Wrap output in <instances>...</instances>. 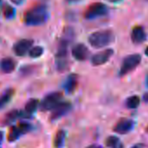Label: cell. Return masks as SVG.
Segmentation results:
<instances>
[{
    "instance_id": "1",
    "label": "cell",
    "mask_w": 148,
    "mask_h": 148,
    "mask_svg": "<svg viewBox=\"0 0 148 148\" xmlns=\"http://www.w3.org/2000/svg\"><path fill=\"white\" fill-rule=\"evenodd\" d=\"M50 18L46 5H38L27 11L25 15V23L30 26H38L45 24Z\"/></svg>"
},
{
    "instance_id": "2",
    "label": "cell",
    "mask_w": 148,
    "mask_h": 148,
    "mask_svg": "<svg viewBox=\"0 0 148 148\" xmlns=\"http://www.w3.org/2000/svg\"><path fill=\"white\" fill-rule=\"evenodd\" d=\"M114 40V33L111 30H102L92 33L88 38L89 44L94 48H103Z\"/></svg>"
},
{
    "instance_id": "3",
    "label": "cell",
    "mask_w": 148,
    "mask_h": 148,
    "mask_svg": "<svg viewBox=\"0 0 148 148\" xmlns=\"http://www.w3.org/2000/svg\"><path fill=\"white\" fill-rule=\"evenodd\" d=\"M141 55L139 54H131L126 56L121 64L120 69H119V76L123 77L126 74L130 73L131 71H132L141 62Z\"/></svg>"
},
{
    "instance_id": "4",
    "label": "cell",
    "mask_w": 148,
    "mask_h": 148,
    "mask_svg": "<svg viewBox=\"0 0 148 148\" xmlns=\"http://www.w3.org/2000/svg\"><path fill=\"white\" fill-rule=\"evenodd\" d=\"M63 94L59 92H54L46 95L39 105V109L43 112L52 111L62 101Z\"/></svg>"
},
{
    "instance_id": "5",
    "label": "cell",
    "mask_w": 148,
    "mask_h": 148,
    "mask_svg": "<svg viewBox=\"0 0 148 148\" xmlns=\"http://www.w3.org/2000/svg\"><path fill=\"white\" fill-rule=\"evenodd\" d=\"M108 13V7L103 3L92 4L85 12L84 17L87 20L96 19L98 18L104 17Z\"/></svg>"
},
{
    "instance_id": "6",
    "label": "cell",
    "mask_w": 148,
    "mask_h": 148,
    "mask_svg": "<svg viewBox=\"0 0 148 148\" xmlns=\"http://www.w3.org/2000/svg\"><path fill=\"white\" fill-rule=\"evenodd\" d=\"M32 129V125L27 122H22L18 125L12 126L8 133V141L9 142L16 141L21 135L27 133Z\"/></svg>"
},
{
    "instance_id": "7",
    "label": "cell",
    "mask_w": 148,
    "mask_h": 148,
    "mask_svg": "<svg viewBox=\"0 0 148 148\" xmlns=\"http://www.w3.org/2000/svg\"><path fill=\"white\" fill-rule=\"evenodd\" d=\"M56 68L60 72H63L68 70L69 68L68 48L58 46V49L56 54Z\"/></svg>"
},
{
    "instance_id": "8",
    "label": "cell",
    "mask_w": 148,
    "mask_h": 148,
    "mask_svg": "<svg viewBox=\"0 0 148 148\" xmlns=\"http://www.w3.org/2000/svg\"><path fill=\"white\" fill-rule=\"evenodd\" d=\"M33 40L23 38L16 42L13 45V51L17 56L23 57L27 54L32 48Z\"/></svg>"
},
{
    "instance_id": "9",
    "label": "cell",
    "mask_w": 148,
    "mask_h": 148,
    "mask_svg": "<svg viewBox=\"0 0 148 148\" xmlns=\"http://www.w3.org/2000/svg\"><path fill=\"white\" fill-rule=\"evenodd\" d=\"M72 57L78 61H85L90 56V51L87 46L84 44H77L71 49Z\"/></svg>"
},
{
    "instance_id": "10",
    "label": "cell",
    "mask_w": 148,
    "mask_h": 148,
    "mask_svg": "<svg viewBox=\"0 0 148 148\" xmlns=\"http://www.w3.org/2000/svg\"><path fill=\"white\" fill-rule=\"evenodd\" d=\"M112 55H113L112 49H106L102 51H99L92 57V58H91L92 64L94 66L102 65V64H106V62H108Z\"/></svg>"
},
{
    "instance_id": "11",
    "label": "cell",
    "mask_w": 148,
    "mask_h": 148,
    "mask_svg": "<svg viewBox=\"0 0 148 148\" xmlns=\"http://www.w3.org/2000/svg\"><path fill=\"white\" fill-rule=\"evenodd\" d=\"M71 109V104L70 102H61L58 104L53 110L50 116V119L51 121H55L66 115L70 110Z\"/></svg>"
},
{
    "instance_id": "12",
    "label": "cell",
    "mask_w": 148,
    "mask_h": 148,
    "mask_svg": "<svg viewBox=\"0 0 148 148\" xmlns=\"http://www.w3.org/2000/svg\"><path fill=\"white\" fill-rule=\"evenodd\" d=\"M134 128V122L129 119H121L114 126V132L119 134H126Z\"/></svg>"
},
{
    "instance_id": "13",
    "label": "cell",
    "mask_w": 148,
    "mask_h": 148,
    "mask_svg": "<svg viewBox=\"0 0 148 148\" xmlns=\"http://www.w3.org/2000/svg\"><path fill=\"white\" fill-rule=\"evenodd\" d=\"M32 115L27 113L25 110L24 111H18V110H12L10 111L8 113L4 118V124L5 125H11L12 123L15 122L18 118H23V119H29L31 118Z\"/></svg>"
},
{
    "instance_id": "14",
    "label": "cell",
    "mask_w": 148,
    "mask_h": 148,
    "mask_svg": "<svg viewBox=\"0 0 148 148\" xmlns=\"http://www.w3.org/2000/svg\"><path fill=\"white\" fill-rule=\"evenodd\" d=\"M79 83V76L75 73H71L67 76L66 79L64 82L63 87L66 93L71 94L75 92Z\"/></svg>"
},
{
    "instance_id": "15",
    "label": "cell",
    "mask_w": 148,
    "mask_h": 148,
    "mask_svg": "<svg viewBox=\"0 0 148 148\" xmlns=\"http://www.w3.org/2000/svg\"><path fill=\"white\" fill-rule=\"evenodd\" d=\"M146 33L142 26H135L131 32V38L134 44H142L146 40Z\"/></svg>"
},
{
    "instance_id": "16",
    "label": "cell",
    "mask_w": 148,
    "mask_h": 148,
    "mask_svg": "<svg viewBox=\"0 0 148 148\" xmlns=\"http://www.w3.org/2000/svg\"><path fill=\"white\" fill-rule=\"evenodd\" d=\"M74 37H75V33H74V31L72 30V28H70V27L65 28L64 30L63 35L60 38L59 45L68 48L69 45L73 41Z\"/></svg>"
},
{
    "instance_id": "17",
    "label": "cell",
    "mask_w": 148,
    "mask_h": 148,
    "mask_svg": "<svg viewBox=\"0 0 148 148\" xmlns=\"http://www.w3.org/2000/svg\"><path fill=\"white\" fill-rule=\"evenodd\" d=\"M16 68V62L12 58H5L0 61V70L4 73H11Z\"/></svg>"
},
{
    "instance_id": "18",
    "label": "cell",
    "mask_w": 148,
    "mask_h": 148,
    "mask_svg": "<svg viewBox=\"0 0 148 148\" xmlns=\"http://www.w3.org/2000/svg\"><path fill=\"white\" fill-rule=\"evenodd\" d=\"M13 96H14V90L12 88H9L5 90L0 95V109L5 108L11 102Z\"/></svg>"
},
{
    "instance_id": "19",
    "label": "cell",
    "mask_w": 148,
    "mask_h": 148,
    "mask_svg": "<svg viewBox=\"0 0 148 148\" xmlns=\"http://www.w3.org/2000/svg\"><path fill=\"white\" fill-rule=\"evenodd\" d=\"M65 138H66V132L64 130H59L57 132L54 140H53V145L55 148H63L65 143Z\"/></svg>"
},
{
    "instance_id": "20",
    "label": "cell",
    "mask_w": 148,
    "mask_h": 148,
    "mask_svg": "<svg viewBox=\"0 0 148 148\" xmlns=\"http://www.w3.org/2000/svg\"><path fill=\"white\" fill-rule=\"evenodd\" d=\"M39 105L40 103L37 99H31L26 102L25 106V111L30 115H32L37 111V109L39 107Z\"/></svg>"
},
{
    "instance_id": "21",
    "label": "cell",
    "mask_w": 148,
    "mask_h": 148,
    "mask_svg": "<svg viewBox=\"0 0 148 148\" xmlns=\"http://www.w3.org/2000/svg\"><path fill=\"white\" fill-rule=\"evenodd\" d=\"M139 104H140V98L137 95H132L128 97L125 101V106L129 109H136L137 107H138Z\"/></svg>"
},
{
    "instance_id": "22",
    "label": "cell",
    "mask_w": 148,
    "mask_h": 148,
    "mask_svg": "<svg viewBox=\"0 0 148 148\" xmlns=\"http://www.w3.org/2000/svg\"><path fill=\"white\" fill-rule=\"evenodd\" d=\"M106 145L107 147H110V148H116L118 147L119 145H120V141H119V138L114 135H112V136H109L106 139Z\"/></svg>"
},
{
    "instance_id": "23",
    "label": "cell",
    "mask_w": 148,
    "mask_h": 148,
    "mask_svg": "<svg viewBox=\"0 0 148 148\" xmlns=\"http://www.w3.org/2000/svg\"><path fill=\"white\" fill-rule=\"evenodd\" d=\"M16 14V10L9 5L8 4H5L4 6V16L6 19H12L15 17Z\"/></svg>"
},
{
    "instance_id": "24",
    "label": "cell",
    "mask_w": 148,
    "mask_h": 148,
    "mask_svg": "<svg viewBox=\"0 0 148 148\" xmlns=\"http://www.w3.org/2000/svg\"><path fill=\"white\" fill-rule=\"evenodd\" d=\"M44 53V48L42 46H39V45H37V46H34L31 49V51H29V55L31 58H39L40 56H42V54Z\"/></svg>"
},
{
    "instance_id": "25",
    "label": "cell",
    "mask_w": 148,
    "mask_h": 148,
    "mask_svg": "<svg viewBox=\"0 0 148 148\" xmlns=\"http://www.w3.org/2000/svg\"><path fill=\"white\" fill-rule=\"evenodd\" d=\"M33 68H34V67H32V66H29V65H27V66H24V67H22V68L20 69V72L23 74L24 76H26V75H28V74L32 73Z\"/></svg>"
},
{
    "instance_id": "26",
    "label": "cell",
    "mask_w": 148,
    "mask_h": 148,
    "mask_svg": "<svg viewBox=\"0 0 148 148\" xmlns=\"http://www.w3.org/2000/svg\"><path fill=\"white\" fill-rule=\"evenodd\" d=\"M145 145L143 143H137V144L132 145L130 148H145Z\"/></svg>"
},
{
    "instance_id": "27",
    "label": "cell",
    "mask_w": 148,
    "mask_h": 148,
    "mask_svg": "<svg viewBox=\"0 0 148 148\" xmlns=\"http://www.w3.org/2000/svg\"><path fill=\"white\" fill-rule=\"evenodd\" d=\"M12 3H13L14 5H21L24 2L25 0H11Z\"/></svg>"
},
{
    "instance_id": "28",
    "label": "cell",
    "mask_w": 148,
    "mask_h": 148,
    "mask_svg": "<svg viewBox=\"0 0 148 148\" xmlns=\"http://www.w3.org/2000/svg\"><path fill=\"white\" fill-rule=\"evenodd\" d=\"M87 148H104V147L100 145H89Z\"/></svg>"
},
{
    "instance_id": "29",
    "label": "cell",
    "mask_w": 148,
    "mask_h": 148,
    "mask_svg": "<svg viewBox=\"0 0 148 148\" xmlns=\"http://www.w3.org/2000/svg\"><path fill=\"white\" fill-rule=\"evenodd\" d=\"M106 1L109 2V3H112V4H117V3L122 2L123 0H106Z\"/></svg>"
},
{
    "instance_id": "30",
    "label": "cell",
    "mask_w": 148,
    "mask_h": 148,
    "mask_svg": "<svg viewBox=\"0 0 148 148\" xmlns=\"http://www.w3.org/2000/svg\"><path fill=\"white\" fill-rule=\"evenodd\" d=\"M143 100H144L145 103H148V92L144 94V96H143Z\"/></svg>"
},
{
    "instance_id": "31",
    "label": "cell",
    "mask_w": 148,
    "mask_h": 148,
    "mask_svg": "<svg viewBox=\"0 0 148 148\" xmlns=\"http://www.w3.org/2000/svg\"><path fill=\"white\" fill-rule=\"evenodd\" d=\"M81 0H67V2L70 4H75V3H79L80 2Z\"/></svg>"
},
{
    "instance_id": "32",
    "label": "cell",
    "mask_w": 148,
    "mask_h": 148,
    "mask_svg": "<svg viewBox=\"0 0 148 148\" xmlns=\"http://www.w3.org/2000/svg\"><path fill=\"white\" fill-rule=\"evenodd\" d=\"M3 139H4V132L0 131V144L3 142Z\"/></svg>"
},
{
    "instance_id": "33",
    "label": "cell",
    "mask_w": 148,
    "mask_h": 148,
    "mask_svg": "<svg viewBox=\"0 0 148 148\" xmlns=\"http://www.w3.org/2000/svg\"><path fill=\"white\" fill-rule=\"evenodd\" d=\"M145 54L146 56H148V47H146V49H145Z\"/></svg>"
},
{
    "instance_id": "34",
    "label": "cell",
    "mask_w": 148,
    "mask_h": 148,
    "mask_svg": "<svg viewBox=\"0 0 148 148\" xmlns=\"http://www.w3.org/2000/svg\"><path fill=\"white\" fill-rule=\"evenodd\" d=\"M146 86L148 87V75H147V77H146Z\"/></svg>"
},
{
    "instance_id": "35",
    "label": "cell",
    "mask_w": 148,
    "mask_h": 148,
    "mask_svg": "<svg viewBox=\"0 0 148 148\" xmlns=\"http://www.w3.org/2000/svg\"><path fill=\"white\" fill-rule=\"evenodd\" d=\"M116 148H124V146H123V145H119V146L116 147Z\"/></svg>"
},
{
    "instance_id": "36",
    "label": "cell",
    "mask_w": 148,
    "mask_h": 148,
    "mask_svg": "<svg viewBox=\"0 0 148 148\" xmlns=\"http://www.w3.org/2000/svg\"><path fill=\"white\" fill-rule=\"evenodd\" d=\"M1 5H2V0H0V8H1Z\"/></svg>"
},
{
    "instance_id": "37",
    "label": "cell",
    "mask_w": 148,
    "mask_h": 148,
    "mask_svg": "<svg viewBox=\"0 0 148 148\" xmlns=\"http://www.w3.org/2000/svg\"><path fill=\"white\" fill-rule=\"evenodd\" d=\"M147 132H148V127H147Z\"/></svg>"
}]
</instances>
